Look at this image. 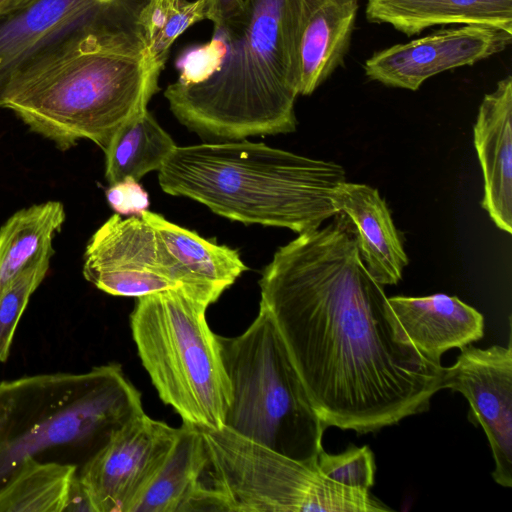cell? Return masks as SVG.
<instances>
[{
  "instance_id": "cell-26",
  "label": "cell",
  "mask_w": 512,
  "mask_h": 512,
  "mask_svg": "<svg viewBox=\"0 0 512 512\" xmlns=\"http://www.w3.org/2000/svg\"><path fill=\"white\" fill-rule=\"evenodd\" d=\"M211 0H173L156 29L146 38L154 59L165 67L175 40L192 25L207 20Z\"/></svg>"
},
{
  "instance_id": "cell-15",
  "label": "cell",
  "mask_w": 512,
  "mask_h": 512,
  "mask_svg": "<svg viewBox=\"0 0 512 512\" xmlns=\"http://www.w3.org/2000/svg\"><path fill=\"white\" fill-rule=\"evenodd\" d=\"M389 305L416 349L441 363L451 348H461L484 335V317L458 297L438 293L424 297L394 296Z\"/></svg>"
},
{
  "instance_id": "cell-9",
  "label": "cell",
  "mask_w": 512,
  "mask_h": 512,
  "mask_svg": "<svg viewBox=\"0 0 512 512\" xmlns=\"http://www.w3.org/2000/svg\"><path fill=\"white\" fill-rule=\"evenodd\" d=\"M82 272L88 282L114 296L138 298L184 289L208 305L219 299L177 266L141 215L108 218L86 245Z\"/></svg>"
},
{
  "instance_id": "cell-25",
  "label": "cell",
  "mask_w": 512,
  "mask_h": 512,
  "mask_svg": "<svg viewBox=\"0 0 512 512\" xmlns=\"http://www.w3.org/2000/svg\"><path fill=\"white\" fill-rule=\"evenodd\" d=\"M317 467L331 481L355 490L369 492L375 481V457L367 445H350L338 454L322 450Z\"/></svg>"
},
{
  "instance_id": "cell-24",
  "label": "cell",
  "mask_w": 512,
  "mask_h": 512,
  "mask_svg": "<svg viewBox=\"0 0 512 512\" xmlns=\"http://www.w3.org/2000/svg\"><path fill=\"white\" fill-rule=\"evenodd\" d=\"M53 254V247L43 251L0 292V362L9 355L19 319L30 296L45 278Z\"/></svg>"
},
{
  "instance_id": "cell-28",
  "label": "cell",
  "mask_w": 512,
  "mask_h": 512,
  "mask_svg": "<svg viewBox=\"0 0 512 512\" xmlns=\"http://www.w3.org/2000/svg\"><path fill=\"white\" fill-rule=\"evenodd\" d=\"M242 0H211L207 20L213 27L220 26L240 8Z\"/></svg>"
},
{
  "instance_id": "cell-12",
  "label": "cell",
  "mask_w": 512,
  "mask_h": 512,
  "mask_svg": "<svg viewBox=\"0 0 512 512\" xmlns=\"http://www.w3.org/2000/svg\"><path fill=\"white\" fill-rule=\"evenodd\" d=\"M512 32L486 26L444 29L375 52L365 61L366 76L383 85L416 91L430 77L473 65L505 50Z\"/></svg>"
},
{
  "instance_id": "cell-2",
  "label": "cell",
  "mask_w": 512,
  "mask_h": 512,
  "mask_svg": "<svg viewBox=\"0 0 512 512\" xmlns=\"http://www.w3.org/2000/svg\"><path fill=\"white\" fill-rule=\"evenodd\" d=\"M164 68L137 20L103 15L70 29L21 65L2 108L61 150L87 139L105 151L120 128L148 110Z\"/></svg>"
},
{
  "instance_id": "cell-17",
  "label": "cell",
  "mask_w": 512,
  "mask_h": 512,
  "mask_svg": "<svg viewBox=\"0 0 512 512\" xmlns=\"http://www.w3.org/2000/svg\"><path fill=\"white\" fill-rule=\"evenodd\" d=\"M365 16L406 36L447 24L486 25L512 32V0H368Z\"/></svg>"
},
{
  "instance_id": "cell-27",
  "label": "cell",
  "mask_w": 512,
  "mask_h": 512,
  "mask_svg": "<svg viewBox=\"0 0 512 512\" xmlns=\"http://www.w3.org/2000/svg\"><path fill=\"white\" fill-rule=\"evenodd\" d=\"M106 198L111 208L119 215H138L149 207V196L139 181L126 178L109 185Z\"/></svg>"
},
{
  "instance_id": "cell-16",
  "label": "cell",
  "mask_w": 512,
  "mask_h": 512,
  "mask_svg": "<svg viewBox=\"0 0 512 512\" xmlns=\"http://www.w3.org/2000/svg\"><path fill=\"white\" fill-rule=\"evenodd\" d=\"M332 200L337 212L353 223L359 253L370 275L382 286L397 284L409 260L379 191L345 181Z\"/></svg>"
},
{
  "instance_id": "cell-20",
  "label": "cell",
  "mask_w": 512,
  "mask_h": 512,
  "mask_svg": "<svg viewBox=\"0 0 512 512\" xmlns=\"http://www.w3.org/2000/svg\"><path fill=\"white\" fill-rule=\"evenodd\" d=\"M204 464L201 432L183 422L168 457L131 512H190Z\"/></svg>"
},
{
  "instance_id": "cell-10",
  "label": "cell",
  "mask_w": 512,
  "mask_h": 512,
  "mask_svg": "<svg viewBox=\"0 0 512 512\" xmlns=\"http://www.w3.org/2000/svg\"><path fill=\"white\" fill-rule=\"evenodd\" d=\"M178 432L144 412L118 429L77 472L91 512H131L168 457Z\"/></svg>"
},
{
  "instance_id": "cell-13",
  "label": "cell",
  "mask_w": 512,
  "mask_h": 512,
  "mask_svg": "<svg viewBox=\"0 0 512 512\" xmlns=\"http://www.w3.org/2000/svg\"><path fill=\"white\" fill-rule=\"evenodd\" d=\"M147 0H42L0 17V108L15 71L61 35L103 15L138 19Z\"/></svg>"
},
{
  "instance_id": "cell-3",
  "label": "cell",
  "mask_w": 512,
  "mask_h": 512,
  "mask_svg": "<svg viewBox=\"0 0 512 512\" xmlns=\"http://www.w3.org/2000/svg\"><path fill=\"white\" fill-rule=\"evenodd\" d=\"M318 1L242 0L213 27L208 74L166 87L174 116L200 135L229 140L295 131L300 42Z\"/></svg>"
},
{
  "instance_id": "cell-1",
  "label": "cell",
  "mask_w": 512,
  "mask_h": 512,
  "mask_svg": "<svg viewBox=\"0 0 512 512\" xmlns=\"http://www.w3.org/2000/svg\"><path fill=\"white\" fill-rule=\"evenodd\" d=\"M281 246L259 281L315 411L329 426L378 431L429 409L443 366L408 339L343 213Z\"/></svg>"
},
{
  "instance_id": "cell-29",
  "label": "cell",
  "mask_w": 512,
  "mask_h": 512,
  "mask_svg": "<svg viewBox=\"0 0 512 512\" xmlns=\"http://www.w3.org/2000/svg\"><path fill=\"white\" fill-rule=\"evenodd\" d=\"M42 0H0V17L22 11Z\"/></svg>"
},
{
  "instance_id": "cell-14",
  "label": "cell",
  "mask_w": 512,
  "mask_h": 512,
  "mask_svg": "<svg viewBox=\"0 0 512 512\" xmlns=\"http://www.w3.org/2000/svg\"><path fill=\"white\" fill-rule=\"evenodd\" d=\"M484 178L482 207L500 229L512 232V77L484 96L474 125Z\"/></svg>"
},
{
  "instance_id": "cell-18",
  "label": "cell",
  "mask_w": 512,
  "mask_h": 512,
  "mask_svg": "<svg viewBox=\"0 0 512 512\" xmlns=\"http://www.w3.org/2000/svg\"><path fill=\"white\" fill-rule=\"evenodd\" d=\"M359 0H319L305 23L299 48V95L312 94L344 63Z\"/></svg>"
},
{
  "instance_id": "cell-7",
  "label": "cell",
  "mask_w": 512,
  "mask_h": 512,
  "mask_svg": "<svg viewBox=\"0 0 512 512\" xmlns=\"http://www.w3.org/2000/svg\"><path fill=\"white\" fill-rule=\"evenodd\" d=\"M208 306L184 289L140 296L130 327L160 399L183 422L220 429L232 394L218 335L206 320Z\"/></svg>"
},
{
  "instance_id": "cell-4",
  "label": "cell",
  "mask_w": 512,
  "mask_h": 512,
  "mask_svg": "<svg viewBox=\"0 0 512 512\" xmlns=\"http://www.w3.org/2000/svg\"><path fill=\"white\" fill-rule=\"evenodd\" d=\"M158 180L165 193L231 221L301 234L338 213L332 198L346 174L335 162L240 139L176 146Z\"/></svg>"
},
{
  "instance_id": "cell-19",
  "label": "cell",
  "mask_w": 512,
  "mask_h": 512,
  "mask_svg": "<svg viewBox=\"0 0 512 512\" xmlns=\"http://www.w3.org/2000/svg\"><path fill=\"white\" fill-rule=\"evenodd\" d=\"M143 219L157 232L177 266L194 282L220 297L248 269L237 250L145 210Z\"/></svg>"
},
{
  "instance_id": "cell-22",
  "label": "cell",
  "mask_w": 512,
  "mask_h": 512,
  "mask_svg": "<svg viewBox=\"0 0 512 512\" xmlns=\"http://www.w3.org/2000/svg\"><path fill=\"white\" fill-rule=\"evenodd\" d=\"M177 145L147 110L120 128L105 153V178L109 185L131 178L139 181L159 171Z\"/></svg>"
},
{
  "instance_id": "cell-11",
  "label": "cell",
  "mask_w": 512,
  "mask_h": 512,
  "mask_svg": "<svg viewBox=\"0 0 512 512\" xmlns=\"http://www.w3.org/2000/svg\"><path fill=\"white\" fill-rule=\"evenodd\" d=\"M457 361L443 367L441 389L460 392L469 402V419L479 424L489 442L493 479L512 487V344L460 348Z\"/></svg>"
},
{
  "instance_id": "cell-6",
  "label": "cell",
  "mask_w": 512,
  "mask_h": 512,
  "mask_svg": "<svg viewBox=\"0 0 512 512\" xmlns=\"http://www.w3.org/2000/svg\"><path fill=\"white\" fill-rule=\"evenodd\" d=\"M231 386L224 427L284 456L317 463L327 425L310 399L265 306L240 335H218Z\"/></svg>"
},
{
  "instance_id": "cell-8",
  "label": "cell",
  "mask_w": 512,
  "mask_h": 512,
  "mask_svg": "<svg viewBox=\"0 0 512 512\" xmlns=\"http://www.w3.org/2000/svg\"><path fill=\"white\" fill-rule=\"evenodd\" d=\"M198 428L205 464L190 512L391 511L370 491L331 481L317 463L294 460L226 427Z\"/></svg>"
},
{
  "instance_id": "cell-23",
  "label": "cell",
  "mask_w": 512,
  "mask_h": 512,
  "mask_svg": "<svg viewBox=\"0 0 512 512\" xmlns=\"http://www.w3.org/2000/svg\"><path fill=\"white\" fill-rule=\"evenodd\" d=\"M77 468L26 458L0 487V512H63Z\"/></svg>"
},
{
  "instance_id": "cell-21",
  "label": "cell",
  "mask_w": 512,
  "mask_h": 512,
  "mask_svg": "<svg viewBox=\"0 0 512 512\" xmlns=\"http://www.w3.org/2000/svg\"><path fill=\"white\" fill-rule=\"evenodd\" d=\"M64 206L47 201L14 213L0 228V292L39 254L52 247L65 222Z\"/></svg>"
},
{
  "instance_id": "cell-5",
  "label": "cell",
  "mask_w": 512,
  "mask_h": 512,
  "mask_svg": "<svg viewBox=\"0 0 512 512\" xmlns=\"http://www.w3.org/2000/svg\"><path fill=\"white\" fill-rule=\"evenodd\" d=\"M141 393L118 363L0 383V487L22 462L68 447L85 462L131 419Z\"/></svg>"
}]
</instances>
